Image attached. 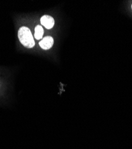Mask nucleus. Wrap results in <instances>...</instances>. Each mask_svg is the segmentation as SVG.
Returning a JSON list of instances; mask_svg holds the SVG:
<instances>
[{"label":"nucleus","instance_id":"obj_3","mask_svg":"<svg viewBox=\"0 0 132 149\" xmlns=\"http://www.w3.org/2000/svg\"><path fill=\"white\" fill-rule=\"evenodd\" d=\"M41 22L42 25L48 29H51L54 26L55 23L54 18L48 15H45L42 16L41 19Z\"/></svg>","mask_w":132,"mask_h":149},{"label":"nucleus","instance_id":"obj_1","mask_svg":"<svg viewBox=\"0 0 132 149\" xmlns=\"http://www.w3.org/2000/svg\"><path fill=\"white\" fill-rule=\"evenodd\" d=\"M18 37L21 44L25 47L31 48L35 46V42L33 35L28 28L26 26L21 27L18 31Z\"/></svg>","mask_w":132,"mask_h":149},{"label":"nucleus","instance_id":"obj_5","mask_svg":"<svg viewBox=\"0 0 132 149\" xmlns=\"http://www.w3.org/2000/svg\"><path fill=\"white\" fill-rule=\"evenodd\" d=\"M131 8H132V5H131Z\"/></svg>","mask_w":132,"mask_h":149},{"label":"nucleus","instance_id":"obj_4","mask_svg":"<svg viewBox=\"0 0 132 149\" xmlns=\"http://www.w3.org/2000/svg\"><path fill=\"white\" fill-rule=\"evenodd\" d=\"M44 35V29L41 26L38 25L35 27V38L39 40L42 38V36Z\"/></svg>","mask_w":132,"mask_h":149},{"label":"nucleus","instance_id":"obj_2","mask_svg":"<svg viewBox=\"0 0 132 149\" xmlns=\"http://www.w3.org/2000/svg\"><path fill=\"white\" fill-rule=\"evenodd\" d=\"M40 47L44 49H50L54 44V39L52 36H47L41 40L39 43Z\"/></svg>","mask_w":132,"mask_h":149}]
</instances>
